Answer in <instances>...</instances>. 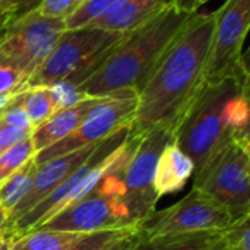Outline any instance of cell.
<instances>
[{
  "instance_id": "7",
  "label": "cell",
  "mask_w": 250,
  "mask_h": 250,
  "mask_svg": "<svg viewBox=\"0 0 250 250\" xmlns=\"http://www.w3.org/2000/svg\"><path fill=\"white\" fill-rule=\"evenodd\" d=\"M173 141V132L166 127H154L142 135L129 132L120 174L126 192V205L133 221H142L158 202L154 190V174L160 154Z\"/></svg>"
},
{
  "instance_id": "37",
  "label": "cell",
  "mask_w": 250,
  "mask_h": 250,
  "mask_svg": "<svg viewBox=\"0 0 250 250\" xmlns=\"http://www.w3.org/2000/svg\"><path fill=\"white\" fill-rule=\"evenodd\" d=\"M208 1H209V0H199V7H201L204 3H208Z\"/></svg>"
},
{
  "instance_id": "34",
  "label": "cell",
  "mask_w": 250,
  "mask_h": 250,
  "mask_svg": "<svg viewBox=\"0 0 250 250\" xmlns=\"http://www.w3.org/2000/svg\"><path fill=\"white\" fill-rule=\"evenodd\" d=\"M16 94H7V95H0V116L1 113L6 110V107L9 105V103L12 101V98L15 97Z\"/></svg>"
},
{
  "instance_id": "29",
  "label": "cell",
  "mask_w": 250,
  "mask_h": 250,
  "mask_svg": "<svg viewBox=\"0 0 250 250\" xmlns=\"http://www.w3.org/2000/svg\"><path fill=\"white\" fill-rule=\"evenodd\" d=\"M42 0H0V13L7 19H18L38 9Z\"/></svg>"
},
{
  "instance_id": "5",
  "label": "cell",
  "mask_w": 250,
  "mask_h": 250,
  "mask_svg": "<svg viewBox=\"0 0 250 250\" xmlns=\"http://www.w3.org/2000/svg\"><path fill=\"white\" fill-rule=\"evenodd\" d=\"M125 34L92 25L64 29L44 63L29 76L25 88L51 86L60 81H67L78 86L94 72Z\"/></svg>"
},
{
  "instance_id": "22",
  "label": "cell",
  "mask_w": 250,
  "mask_h": 250,
  "mask_svg": "<svg viewBox=\"0 0 250 250\" xmlns=\"http://www.w3.org/2000/svg\"><path fill=\"white\" fill-rule=\"evenodd\" d=\"M120 0H86L76 12H73L66 19H63L64 26H66V29L86 26L97 18H100L105 12H108Z\"/></svg>"
},
{
  "instance_id": "33",
  "label": "cell",
  "mask_w": 250,
  "mask_h": 250,
  "mask_svg": "<svg viewBox=\"0 0 250 250\" xmlns=\"http://www.w3.org/2000/svg\"><path fill=\"white\" fill-rule=\"evenodd\" d=\"M174 7L188 13H195L199 9V0H174Z\"/></svg>"
},
{
  "instance_id": "4",
  "label": "cell",
  "mask_w": 250,
  "mask_h": 250,
  "mask_svg": "<svg viewBox=\"0 0 250 250\" xmlns=\"http://www.w3.org/2000/svg\"><path fill=\"white\" fill-rule=\"evenodd\" d=\"M125 144L108 170L81 199L60 209L37 229L94 233L136 227L126 205V192L120 174Z\"/></svg>"
},
{
  "instance_id": "12",
  "label": "cell",
  "mask_w": 250,
  "mask_h": 250,
  "mask_svg": "<svg viewBox=\"0 0 250 250\" xmlns=\"http://www.w3.org/2000/svg\"><path fill=\"white\" fill-rule=\"evenodd\" d=\"M214 16L204 79H217L243 59L242 48L250 26V0H227Z\"/></svg>"
},
{
  "instance_id": "9",
  "label": "cell",
  "mask_w": 250,
  "mask_h": 250,
  "mask_svg": "<svg viewBox=\"0 0 250 250\" xmlns=\"http://www.w3.org/2000/svg\"><path fill=\"white\" fill-rule=\"evenodd\" d=\"M64 29L63 19L48 18L37 10L9 21L0 37V66L12 67L29 79Z\"/></svg>"
},
{
  "instance_id": "15",
  "label": "cell",
  "mask_w": 250,
  "mask_h": 250,
  "mask_svg": "<svg viewBox=\"0 0 250 250\" xmlns=\"http://www.w3.org/2000/svg\"><path fill=\"white\" fill-rule=\"evenodd\" d=\"M173 4L174 0H120L89 25L114 32H127Z\"/></svg>"
},
{
  "instance_id": "10",
  "label": "cell",
  "mask_w": 250,
  "mask_h": 250,
  "mask_svg": "<svg viewBox=\"0 0 250 250\" xmlns=\"http://www.w3.org/2000/svg\"><path fill=\"white\" fill-rule=\"evenodd\" d=\"M233 217L227 208L208 193L192 188V190L177 204L154 209L136 226L139 239L157 236L224 230L233 224Z\"/></svg>"
},
{
  "instance_id": "8",
  "label": "cell",
  "mask_w": 250,
  "mask_h": 250,
  "mask_svg": "<svg viewBox=\"0 0 250 250\" xmlns=\"http://www.w3.org/2000/svg\"><path fill=\"white\" fill-rule=\"evenodd\" d=\"M193 188L223 204L233 221L250 215V141H231L199 171Z\"/></svg>"
},
{
  "instance_id": "26",
  "label": "cell",
  "mask_w": 250,
  "mask_h": 250,
  "mask_svg": "<svg viewBox=\"0 0 250 250\" xmlns=\"http://www.w3.org/2000/svg\"><path fill=\"white\" fill-rule=\"evenodd\" d=\"M249 217L234 221L230 227L226 229V242L227 246L239 250H250V224Z\"/></svg>"
},
{
  "instance_id": "31",
  "label": "cell",
  "mask_w": 250,
  "mask_h": 250,
  "mask_svg": "<svg viewBox=\"0 0 250 250\" xmlns=\"http://www.w3.org/2000/svg\"><path fill=\"white\" fill-rule=\"evenodd\" d=\"M138 240H139V236L136 233V229H133V230L125 233L123 236L117 237L111 243H108L103 250H133Z\"/></svg>"
},
{
  "instance_id": "35",
  "label": "cell",
  "mask_w": 250,
  "mask_h": 250,
  "mask_svg": "<svg viewBox=\"0 0 250 250\" xmlns=\"http://www.w3.org/2000/svg\"><path fill=\"white\" fill-rule=\"evenodd\" d=\"M7 218H9V214H7V211H4V209L0 207V227H3V226L7 223Z\"/></svg>"
},
{
  "instance_id": "21",
  "label": "cell",
  "mask_w": 250,
  "mask_h": 250,
  "mask_svg": "<svg viewBox=\"0 0 250 250\" xmlns=\"http://www.w3.org/2000/svg\"><path fill=\"white\" fill-rule=\"evenodd\" d=\"M35 148L31 136L12 145L0 154V185L13 174L19 167H22L29 158L35 155Z\"/></svg>"
},
{
  "instance_id": "24",
  "label": "cell",
  "mask_w": 250,
  "mask_h": 250,
  "mask_svg": "<svg viewBox=\"0 0 250 250\" xmlns=\"http://www.w3.org/2000/svg\"><path fill=\"white\" fill-rule=\"evenodd\" d=\"M0 122L4 123V125H9V126H13V127H19V129H23V130H29L32 133L34 130V126L22 105V101H21V92H18L12 101L9 103V105L6 107V110L1 113L0 116Z\"/></svg>"
},
{
  "instance_id": "1",
  "label": "cell",
  "mask_w": 250,
  "mask_h": 250,
  "mask_svg": "<svg viewBox=\"0 0 250 250\" xmlns=\"http://www.w3.org/2000/svg\"><path fill=\"white\" fill-rule=\"evenodd\" d=\"M212 28V15L195 12L190 16L138 94L132 135L154 127L174 130L204 82Z\"/></svg>"
},
{
  "instance_id": "25",
  "label": "cell",
  "mask_w": 250,
  "mask_h": 250,
  "mask_svg": "<svg viewBox=\"0 0 250 250\" xmlns=\"http://www.w3.org/2000/svg\"><path fill=\"white\" fill-rule=\"evenodd\" d=\"M86 0H42L37 12L57 19H66L73 12H76Z\"/></svg>"
},
{
  "instance_id": "3",
  "label": "cell",
  "mask_w": 250,
  "mask_h": 250,
  "mask_svg": "<svg viewBox=\"0 0 250 250\" xmlns=\"http://www.w3.org/2000/svg\"><path fill=\"white\" fill-rule=\"evenodd\" d=\"M192 15L173 4L127 31L76 88L85 97H104L120 91H132L138 95Z\"/></svg>"
},
{
  "instance_id": "18",
  "label": "cell",
  "mask_w": 250,
  "mask_h": 250,
  "mask_svg": "<svg viewBox=\"0 0 250 250\" xmlns=\"http://www.w3.org/2000/svg\"><path fill=\"white\" fill-rule=\"evenodd\" d=\"M88 233L37 229L19 236L10 250H67Z\"/></svg>"
},
{
  "instance_id": "20",
  "label": "cell",
  "mask_w": 250,
  "mask_h": 250,
  "mask_svg": "<svg viewBox=\"0 0 250 250\" xmlns=\"http://www.w3.org/2000/svg\"><path fill=\"white\" fill-rule=\"evenodd\" d=\"M21 101L34 127L57 111L56 100L48 86L25 88L21 91Z\"/></svg>"
},
{
  "instance_id": "19",
  "label": "cell",
  "mask_w": 250,
  "mask_h": 250,
  "mask_svg": "<svg viewBox=\"0 0 250 250\" xmlns=\"http://www.w3.org/2000/svg\"><path fill=\"white\" fill-rule=\"evenodd\" d=\"M35 171L37 163L32 157L0 185V207L7 211V214H10L31 190Z\"/></svg>"
},
{
  "instance_id": "2",
  "label": "cell",
  "mask_w": 250,
  "mask_h": 250,
  "mask_svg": "<svg viewBox=\"0 0 250 250\" xmlns=\"http://www.w3.org/2000/svg\"><path fill=\"white\" fill-rule=\"evenodd\" d=\"M249 69L245 57L226 75L205 81L173 130V141L199 171L231 141H249Z\"/></svg>"
},
{
  "instance_id": "17",
  "label": "cell",
  "mask_w": 250,
  "mask_h": 250,
  "mask_svg": "<svg viewBox=\"0 0 250 250\" xmlns=\"http://www.w3.org/2000/svg\"><path fill=\"white\" fill-rule=\"evenodd\" d=\"M226 229L139 239L133 250H224Z\"/></svg>"
},
{
  "instance_id": "36",
  "label": "cell",
  "mask_w": 250,
  "mask_h": 250,
  "mask_svg": "<svg viewBox=\"0 0 250 250\" xmlns=\"http://www.w3.org/2000/svg\"><path fill=\"white\" fill-rule=\"evenodd\" d=\"M7 22H9V21H7V19H6V18H4L1 13H0V29H1V28H3V26L7 23Z\"/></svg>"
},
{
  "instance_id": "27",
  "label": "cell",
  "mask_w": 250,
  "mask_h": 250,
  "mask_svg": "<svg viewBox=\"0 0 250 250\" xmlns=\"http://www.w3.org/2000/svg\"><path fill=\"white\" fill-rule=\"evenodd\" d=\"M54 100H56V104H57V110L60 108H64V107H70L79 101H82L83 98H86L78 88L76 85L67 82V81H60V82H56L53 83L51 86H48Z\"/></svg>"
},
{
  "instance_id": "6",
  "label": "cell",
  "mask_w": 250,
  "mask_h": 250,
  "mask_svg": "<svg viewBox=\"0 0 250 250\" xmlns=\"http://www.w3.org/2000/svg\"><path fill=\"white\" fill-rule=\"evenodd\" d=\"M129 127L130 126L123 127L116 133L110 135L108 138L103 139L92 151V154L76 170H73L54 190H51L31 211L16 220L12 224L16 236L19 237L31 230H35L42 223L56 215L60 209L81 199L113 164L125 141L127 139Z\"/></svg>"
},
{
  "instance_id": "16",
  "label": "cell",
  "mask_w": 250,
  "mask_h": 250,
  "mask_svg": "<svg viewBox=\"0 0 250 250\" xmlns=\"http://www.w3.org/2000/svg\"><path fill=\"white\" fill-rule=\"evenodd\" d=\"M193 174V160L171 141L158 157L154 174V190L158 198L180 192Z\"/></svg>"
},
{
  "instance_id": "23",
  "label": "cell",
  "mask_w": 250,
  "mask_h": 250,
  "mask_svg": "<svg viewBox=\"0 0 250 250\" xmlns=\"http://www.w3.org/2000/svg\"><path fill=\"white\" fill-rule=\"evenodd\" d=\"M133 229H136V227L117 229V230H101V231L88 233L67 250H103L108 243H111L113 240H116L117 237L123 236L125 233H127Z\"/></svg>"
},
{
  "instance_id": "14",
  "label": "cell",
  "mask_w": 250,
  "mask_h": 250,
  "mask_svg": "<svg viewBox=\"0 0 250 250\" xmlns=\"http://www.w3.org/2000/svg\"><path fill=\"white\" fill-rule=\"evenodd\" d=\"M105 97V95H104ZM104 97H86L82 101L57 110L53 113L45 122L35 126L31 139L34 144L35 151H41L47 146H51L53 144L64 139L67 135H70L86 117V114L104 98Z\"/></svg>"
},
{
  "instance_id": "11",
  "label": "cell",
  "mask_w": 250,
  "mask_h": 250,
  "mask_svg": "<svg viewBox=\"0 0 250 250\" xmlns=\"http://www.w3.org/2000/svg\"><path fill=\"white\" fill-rule=\"evenodd\" d=\"M138 95L132 91H120L105 95L82 120V123L64 139L35 152L37 164L69 154L86 145L98 144L117 130L132 125Z\"/></svg>"
},
{
  "instance_id": "30",
  "label": "cell",
  "mask_w": 250,
  "mask_h": 250,
  "mask_svg": "<svg viewBox=\"0 0 250 250\" xmlns=\"http://www.w3.org/2000/svg\"><path fill=\"white\" fill-rule=\"evenodd\" d=\"M0 130H1V141H3V146L4 149L10 148L12 145L26 139L31 136V132L29 130H23V129H19V127H13V126H9V125H4L0 122Z\"/></svg>"
},
{
  "instance_id": "13",
  "label": "cell",
  "mask_w": 250,
  "mask_h": 250,
  "mask_svg": "<svg viewBox=\"0 0 250 250\" xmlns=\"http://www.w3.org/2000/svg\"><path fill=\"white\" fill-rule=\"evenodd\" d=\"M98 144L86 145L69 154L37 164V171H35L32 188L28 192V195L19 202V205L15 207V209L9 214L7 224L12 226L23 214L31 211L37 204H40L51 190H54L73 170H76L92 154V151L97 148Z\"/></svg>"
},
{
  "instance_id": "38",
  "label": "cell",
  "mask_w": 250,
  "mask_h": 250,
  "mask_svg": "<svg viewBox=\"0 0 250 250\" xmlns=\"http://www.w3.org/2000/svg\"><path fill=\"white\" fill-rule=\"evenodd\" d=\"M224 250H239V249H234V248H230V246H226Z\"/></svg>"
},
{
  "instance_id": "32",
  "label": "cell",
  "mask_w": 250,
  "mask_h": 250,
  "mask_svg": "<svg viewBox=\"0 0 250 250\" xmlns=\"http://www.w3.org/2000/svg\"><path fill=\"white\" fill-rule=\"evenodd\" d=\"M16 239L18 236L10 224L6 223L3 227H0V250H10Z\"/></svg>"
},
{
  "instance_id": "28",
  "label": "cell",
  "mask_w": 250,
  "mask_h": 250,
  "mask_svg": "<svg viewBox=\"0 0 250 250\" xmlns=\"http://www.w3.org/2000/svg\"><path fill=\"white\" fill-rule=\"evenodd\" d=\"M28 78L7 66H0V95L18 94L25 89Z\"/></svg>"
},
{
  "instance_id": "39",
  "label": "cell",
  "mask_w": 250,
  "mask_h": 250,
  "mask_svg": "<svg viewBox=\"0 0 250 250\" xmlns=\"http://www.w3.org/2000/svg\"><path fill=\"white\" fill-rule=\"evenodd\" d=\"M4 26H6V25H4ZM4 26H3V28H4ZM3 28L0 29V37H1V32H3Z\"/></svg>"
}]
</instances>
